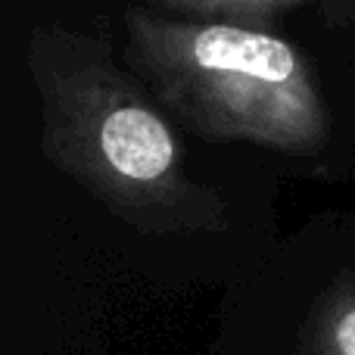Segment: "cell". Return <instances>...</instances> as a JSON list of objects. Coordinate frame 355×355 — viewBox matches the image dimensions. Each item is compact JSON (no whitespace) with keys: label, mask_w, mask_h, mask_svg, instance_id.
<instances>
[{"label":"cell","mask_w":355,"mask_h":355,"mask_svg":"<svg viewBox=\"0 0 355 355\" xmlns=\"http://www.w3.org/2000/svg\"><path fill=\"white\" fill-rule=\"evenodd\" d=\"M125 56L168 116L215 144L318 153L331 110L306 56L256 25L131 6Z\"/></svg>","instance_id":"1"},{"label":"cell","mask_w":355,"mask_h":355,"mask_svg":"<svg viewBox=\"0 0 355 355\" xmlns=\"http://www.w3.org/2000/svg\"><path fill=\"white\" fill-rule=\"evenodd\" d=\"M41 116V147L53 166L122 212L166 215L209 196L187 181L184 153L162 103L119 66L103 37L35 25L25 50Z\"/></svg>","instance_id":"2"},{"label":"cell","mask_w":355,"mask_h":355,"mask_svg":"<svg viewBox=\"0 0 355 355\" xmlns=\"http://www.w3.org/2000/svg\"><path fill=\"white\" fill-rule=\"evenodd\" d=\"M156 10L181 12L190 19H218V22H237V25H256L281 16V12L293 10L309 0H141Z\"/></svg>","instance_id":"3"},{"label":"cell","mask_w":355,"mask_h":355,"mask_svg":"<svg viewBox=\"0 0 355 355\" xmlns=\"http://www.w3.org/2000/svg\"><path fill=\"white\" fill-rule=\"evenodd\" d=\"M331 346H334V355H355V306L346 309L337 318Z\"/></svg>","instance_id":"4"}]
</instances>
